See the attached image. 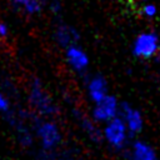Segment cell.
Listing matches in <instances>:
<instances>
[{
    "instance_id": "2",
    "label": "cell",
    "mask_w": 160,
    "mask_h": 160,
    "mask_svg": "<svg viewBox=\"0 0 160 160\" xmlns=\"http://www.w3.org/2000/svg\"><path fill=\"white\" fill-rule=\"evenodd\" d=\"M29 101L31 106L44 116H49L56 112V108L44 86L39 80H34L31 86H30V92H29Z\"/></svg>"
},
{
    "instance_id": "16",
    "label": "cell",
    "mask_w": 160,
    "mask_h": 160,
    "mask_svg": "<svg viewBox=\"0 0 160 160\" xmlns=\"http://www.w3.org/2000/svg\"><path fill=\"white\" fill-rule=\"evenodd\" d=\"M51 9H52V11L58 12V11L60 10V4H59L58 1H52V2H51Z\"/></svg>"
},
{
    "instance_id": "3",
    "label": "cell",
    "mask_w": 160,
    "mask_h": 160,
    "mask_svg": "<svg viewBox=\"0 0 160 160\" xmlns=\"http://www.w3.org/2000/svg\"><path fill=\"white\" fill-rule=\"evenodd\" d=\"M119 102L115 96L106 95L101 100L95 102L92 109V120L95 122H106L119 115Z\"/></svg>"
},
{
    "instance_id": "13",
    "label": "cell",
    "mask_w": 160,
    "mask_h": 160,
    "mask_svg": "<svg viewBox=\"0 0 160 160\" xmlns=\"http://www.w3.org/2000/svg\"><path fill=\"white\" fill-rule=\"evenodd\" d=\"M142 14L146 18H154L156 15V8L152 4H148L142 8Z\"/></svg>"
},
{
    "instance_id": "7",
    "label": "cell",
    "mask_w": 160,
    "mask_h": 160,
    "mask_svg": "<svg viewBox=\"0 0 160 160\" xmlns=\"http://www.w3.org/2000/svg\"><path fill=\"white\" fill-rule=\"evenodd\" d=\"M65 56H66V61L71 66V69L78 71V72L85 71L88 69V66H89V56H88V54L80 46H78L75 44L66 48Z\"/></svg>"
},
{
    "instance_id": "4",
    "label": "cell",
    "mask_w": 160,
    "mask_h": 160,
    "mask_svg": "<svg viewBox=\"0 0 160 160\" xmlns=\"http://www.w3.org/2000/svg\"><path fill=\"white\" fill-rule=\"evenodd\" d=\"M36 135L45 150L55 149L61 141V132L52 121H40L36 124Z\"/></svg>"
},
{
    "instance_id": "10",
    "label": "cell",
    "mask_w": 160,
    "mask_h": 160,
    "mask_svg": "<svg viewBox=\"0 0 160 160\" xmlns=\"http://www.w3.org/2000/svg\"><path fill=\"white\" fill-rule=\"evenodd\" d=\"M78 39H79V32L71 26L61 24L55 30V40L58 41L59 45L64 48L74 45L78 41Z\"/></svg>"
},
{
    "instance_id": "5",
    "label": "cell",
    "mask_w": 160,
    "mask_h": 160,
    "mask_svg": "<svg viewBox=\"0 0 160 160\" xmlns=\"http://www.w3.org/2000/svg\"><path fill=\"white\" fill-rule=\"evenodd\" d=\"M159 51V38L154 32L140 34L132 45V52L138 58L148 59L158 54Z\"/></svg>"
},
{
    "instance_id": "11",
    "label": "cell",
    "mask_w": 160,
    "mask_h": 160,
    "mask_svg": "<svg viewBox=\"0 0 160 160\" xmlns=\"http://www.w3.org/2000/svg\"><path fill=\"white\" fill-rule=\"evenodd\" d=\"M14 5L21 6L26 12L35 14L41 10V2L39 0H10Z\"/></svg>"
},
{
    "instance_id": "1",
    "label": "cell",
    "mask_w": 160,
    "mask_h": 160,
    "mask_svg": "<svg viewBox=\"0 0 160 160\" xmlns=\"http://www.w3.org/2000/svg\"><path fill=\"white\" fill-rule=\"evenodd\" d=\"M101 135L110 146L115 149H121L128 142L129 131L122 119L118 115L105 122V128L102 129Z\"/></svg>"
},
{
    "instance_id": "9",
    "label": "cell",
    "mask_w": 160,
    "mask_h": 160,
    "mask_svg": "<svg viewBox=\"0 0 160 160\" xmlns=\"http://www.w3.org/2000/svg\"><path fill=\"white\" fill-rule=\"evenodd\" d=\"M129 160H156V154L149 144L144 141H135L131 145Z\"/></svg>"
},
{
    "instance_id": "15",
    "label": "cell",
    "mask_w": 160,
    "mask_h": 160,
    "mask_svg": "<svg viewBox=\"0 0 160 160\" xmlns=\"http://www.w3.org/2000/svg\"><path fill=\"white\" fill-rule=\"evenodd\" d=\"M9 34V29L4 22H0V39H5Z\"/></svg>"
},
{
    "instance_id": "17",
    "label": "cell",
    "mask_w": 160,
    "mask_h": 160,
    "mask_svg": "<svg viewBox=\"0 0 160 160\" xmlns=\"http://www.w3.org/2000/svg\"><path fill=\"white\" fill-rule=\"evenodd\" d=\"M158 59H159V61H160V51H159V54H158Z\"/></svg>"
},
{
    "instance_id": "12",
    "label": "cell",
    "mask_w": 160,
    "mask_h": 160,
    "mask_svg": "<svg viewBox=\"0 0 160 160\" xmlns=\"http://www.w3.org/2000/svg\"><path fill=\"white\" fill-rule=\"evenodd\" d=\"M80 124H81V128L89 134V136L91 138V139H100L101 138V131L94 125V122L91 121V120H89V119H86L85 116H82V119H80Z\"/></svg>"
},
{
    "instance_id": "14",
    "label": "cell",
    "mask_w": 160,
    "mask_h": 160,
    "mask_svg": "<svg viewBox=\"0 0 160 160\" xmlns=\"http://www.w3.org/2000/svg\"><path fill=\"white\" fill-rule=\"evenodd\" d=\"M9 110V101L5 98V95L0 91V111H8Z\"/></svg>"
},
{
    "instance_id": "6",
    "label": "cell",
    "mask_w": 160,
    "mask_h": 160,
    "mask_svg": "<svg viewBox=\"0 0 160 160\" xmlns=\"http://www.w3.org/2000/svg\"><path fill=\"white\" fill-rule=\"evenodd\" d=\"M119 114H120V118L122 119L124 124L126 125V129L129 132L138 134L141 131L142 125H144V119L139 110L131 108L128 104H122L119 108Z\"/></svg>"
},
{
    "instance_id": "8",
    "label": "cell",
    "mask_w": 160,
    "mask_h": 160,
    "mask_svg": "<svg viewBox=\"0 0 160 160\" xmlns=\"http://www.w3.org/2000/svg\"><path fill=\"white\" fill-rule=\"evenodd\" d=\"M86 90H88V95H89L90 100L96 102L108 95V82L102 76L95 75V76L90 78Z\"/></svg>"
}]
</instances>
